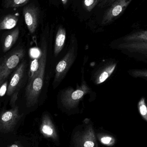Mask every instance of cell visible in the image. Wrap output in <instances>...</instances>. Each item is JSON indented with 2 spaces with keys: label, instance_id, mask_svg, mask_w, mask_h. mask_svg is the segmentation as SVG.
<instances>
[{
  "label": "cell",
  "instance_id": "cell-1",
  "mask_svg": "<svg viewBox=\"0 0 147 147\" xmlns=\"http://www.w3.org/2000/svg\"><path fill=\"white\" fill-rule=\"evenodd\" d=\"M47 43L45 38L41 42V51L38 70L30 77L26 90L27 107H31L37 104L42 90L47 58Z\"/></svg>",
  "mask_w": 147,
  "mask_h": 147
},
{
  "label": "cell",
  "instance_id": "cell-2",
  "mask_svg": "<svg viewBox=\"0 0 147 147\" xmlns=\"http://www.w3.org/2000/svg\"><path fill=\"white\" fill-rule=\"evenodd\" d=\"M25 55L22 47H16L0 58V86L18 66Z\"/></svg>",
  "mask_w": 147,
  "mask_h": 147
},
{
  "label": "cell",
  "instance_id": "cell-3",
  "mask_svg": "<svg viewBox=\"0 0 147 147\" xmlns=\"http://www.w3.org/2000/svg\"><path fill=\"white\" fill-rule=\"evenodd\" d=\"M77 47L74 42L70 45L69 51L57 65L53 85L56 87L63 80L71 67L77 55Z\"/></svg>",
  "mask_w": 147,
  "mask_h": 147
},
{
  "label": "cell",
  "instance_id": "cell-4",
  "mask_svg": "<svg viewBox=\"0 0 147 147\" xmlns=\"http://www.w3.org/2000/svg\"><path fill=\"white\" fill-rule=\"evenodd\" d=\"M90 91L86 82H84L77 89H67L62 92L61 100L63 105L67 109H73L77 106L83 97Z\"/></svg>",
  "mask_w": 147,
  "mask_h": 147
},
{
  "label": "cell",
  "instance_id": "cell-5",
  "mask_svg": "<svg viewBox=\"0 0 147 147\" xmlns=\"http://www.w3.org/2000/svg\"><path fill=\"white\" fill-rule=\"evenodd\" d=\"M124 40L127 43L120 45V48L134 52L147 49V31L136 33L127 36Z\"/></svg>",
  "mask_w": 147,
  "mask_h": 147
},
{
  "label": "cell",
  "instance_id": "cell-6",
  "mask_svg": "<svg viewBox=\"0 0 147 147\" xmlns=\"http://www.w3.org/2000/svg\"><path fill=\"white\" fill-rule=\"evenodd\" d=\"M73 142L74 147H98L96 134L91 124L76 134Z\"/></svg>",
  "mask_w": 147,
  "mask_h": 147
},
{
  "label": "cell",
  "instance_id": "cell-7",
  "mask_svg": "<svg viewBox=\"0 0 147 147\" xmlns=\"http://www.w3.org/2000/svg\"><path fill=\"white\" fill-rule=\"evenodd\" d=\"M131 0H117L105 13L102 21V25H107L118 16L127 7Z\"/></svg>",
  "mask_w": 147,
  "mask_h": 147
},
{
  "label": "cell",
  "instance_id": "cell-8",
  "mask_svg": "<svg viewBox=\"0 0 147 147\" xmlns=\"http://www.w3.org/2000/svg\"><path fill=\"white\" fill-rule=\"evenodd\" d=\"M18 106L7 111L0 115V129L8 130L16 125L21 117Z\"/></svg>",
  "mask_w": 147,
  "mask_h": 147
},
{
  "label": "cell",
  "instance_id": "cell-9",
  "mask_svg": "<svg viewBox=\"0 0 147 147\" xmlns=\"http://www.w3.org/2000/svg\"><path fill=\"white\" fill-rule=\"evenodd\" d=\"M23 14L27 27L31 34L34 33L38 27L39 9L33 4L26 6L23 9Z\"/></svg>",
  "mask_w": 147,
  "mask_h": 147
},
{
  "label": "cell",
  "instance_id": "cell-10",
  "mask_svg": "<svg viewBox=\"0 0 147 147\" xmlns=\"http://www.w3.org/2000/svg\"><path fill=\"white\" fill-rule=\"evenodd\" d=\"M40 130L45 137L55 141H57L58 137L57 130L51 117L47 114H45L42 117Z\"/></svg>",
  "mask_w": 147,
  "mask_h": 147
},
{
  "label": "cell",
  "instance_id": "cell-11",
  "mask_svg": "<svg viewBox=\"0 0 147 147\" xmlns=\"http://www.w3.org/2000/svg\"><path fill=\"white\" fill-rule=\"evenodd\" d=\"M26 68V63L25 62H22L17 66L8 86L7 95L11 96L13 93L24 76Z\"/></svg>",
  "mask_w": 147,
  "mask_h": 147
},
{
  "label": "cell",
  "instance_id": "cell-12",
  "mask_svg": "<svg viewBox=\"0 0 147 147\" xmlns=\"http://www.w3.org/2000/svg\"><path fill=\"white\" fill-rule=\"evenodd\" d=\"M66 38V31L63 27H59L55 40L54 54L57 57L63 47Z\"/></svg>",
  "mask_w": 147,
  "mask_h": 147
},
{
  "label": "cell",
  "instance_id": "cell-13",
  "mask_svg": "<svg viewBox=\"0 0 147 147\" xmlns=\"http://www.w3.org/2000/svg\"><path fill=\"white\" fill-rule=\"evenodd\" d=\"M116 65V64H110L100 70L96 76L95 83L99 84L105 82L113 73Z\"/></svg>",
  "mask_w": 147,
  "mask_h": 147
},
{
  "label": "cell",
  "instance_id": "cell-14",
  "mask_svg": "<svg viewBox=\"0 0 147 147\" xmlns=\"http://www.w3.org/2000/svg\"><path fill=\"white\" fill-rule=\"evenodd\" d=\"M20 31L18 28H16L7 35L3 42V51L7 52L13 46L19 37Z\"/></svg>",
  "mask_w": 147,
  "mask_h": 147
},
{
  "label": "cell",
  "instance_id": "cell-15",
  "mask_svg": "<svg viewBox=\"0 0 147 147\" xmlns=\"http://www.w3.org/2000/svg\"><path fill=\"white\" fill-rule=\"evenodd\" d=\"M19 18L17 16L9 14L6 16L0 22V30H8L17 25Z\"/></svg>",
  "mask_w": 147,
  "mask_h": 147
},
{
  "label": "cell",
  "instance_id": "cell-16",
  "mask_svg": "<svg viewBox=\"0 0 147 147\" xmlns=\"http://www.w3.org/2000/svg\"><path fill=\"white\" fill-rule=\"evenodd\" d=\"M97 136L99 142L105 146L111 147L114 146L115 144V139L110 135L98 134Z\"/></svg>",
  "mask_w": 147,
  "mask_h": 147
},
{
  "label": "cell",
  "instance_id": "cell-17",
  "mask_svg": "<svg viewBox=\"0 0 147 147\" xmlns=\"http://www.w3.org/2000/svg\"><path fill=\"white\" fill-rule=\"evenodd\" d=\"M30 0H6L4 7L9 8L19 7L26 4Z\"/></svg>",
  "mask_w": 147,
  "mask_h": 147
},
{
  "label": "cell",
  "instance_id": "cell-18",
  "mask_svg": "<svg viewBox=\"0 0 147 147\" xmlns=\"http://www.w3.org/2000/svg\"><path fill=\"white\" fill-rule=\"evenodd\" d=\"M138 108L141 115L147 122V107L145 103V98H142L138 103Z\"/></svg>",
  "mask_w": 147,
  "mask_h": 147
},
{
  "label": "cell",
  "instance_id": "cell-19",
  "mask_svg": "<svg viewBox=\"0 0 147 147\" xmlns=\"http://www.w3.org/2000/svg\"><path fill=\"white\" fill-rule=\"evenodd\" d=\"M84 6L85 9L90 12L98 3V0H84Z\"/></svg>",
  "mask_w": 147,
  "mask_h": 147
},
{
  "label": "cell",
  "instance_id": "cell-20",
  "mask_svg": "<svg viewBox=\"0 0 147 147\" xmlns=\"http://www.w3.org/2000/svg\"><path fill=\"white\" fill-rule=\"evenodd\" d=\"M117 0H98V6L100 8L109 7Z\"/></svg>",
  "mask_w": 147,
  "mask_h": 147
},
{
  "label": "cell",
  "instance_id": "cell-21",
  "mask_svg": "<svg viewBox=\"0 0 147 147\" xmlns=\"http://www.w3.org/2000/svg\"><path fill=\"white\" fill-rule=\"evenodd\" d=\"M39 58H37L32 62L31 65V69H30V71L32 73L31 76H32L35 73L38 69L39 64Z\"/></svg>",
  "mask_w": 147,
  "mask_h": 147
},
{
  "label": "cell",
  "instance_id": "cell-22",
  "mask_svg": "<svg viewBox=\"0 0 147 147\" xmlns=\"http://www.w3.org/2000/svg\"><path fill=\"white\" fill-rule=\"evenodd\" d=\"M7 85L8 82L6 81L0 86V96H3L7 92Z\"/></svg>",
  "mask_w": 147,
  "mask_h": 147
},
{
  "label": "cell",
  "instance_id": "cell-23",
  "mask_svg": "<svg viewBox=\"0 0 147 147\" xmlns=\"http://www.w3.org/2000/svg\"><path fill=\"white\" fill-rule=\"evenodd\" d=\"M133 73L135 77H147V71H136Z\"/></svg>",
  "mask_w": 147,
  "mask_h": 147
},
{
  "label": "cell",
  "instance_id": "cell-24",
  "mask_svg": "<svg viewBox=\"0 0 147 147\" xmlns=\"http://www.w3.org/2000/svg\"><path fill=\"white\" fill-rule=\"evenodd\" d=\"M40 53V52L37 49H32L31 51V55L32 57L38 58V57L40 55V53Z\"/></svg>",
  "mask_w": 147,
  "mask_h": 147
},
{
  "label": "cell",
  "instance_id": "cell-25",
  "mask_svg": "<svg viewBox=\"0 0 147 147\" xmlns=\"http://www.w3.org/2000/svg\"><path fill=\"white\" fill-rule=\"evenodd\" d=\"M68 1H69V0H61L62 3H63L64 5H65V4L67 3V2H68Z\"/></svg>",
  "mask_w": 147,
  "mask_h": 147
},
{
  "label": "cell",
  "instance_id": "cell-26",
  "mask_svg": "<svg viewBox=\"0 0 147 147\" xmlns=\"http://www.w3.org/2000/svg\"><path fill=\"white\" fill-rule=\"evenodd\" d=\"M9 147H19L18 145H16V144H13L12 146H10Z\"/></svg>",
  "mask_w": 147,
  "mask_h": 147
}]
</instances>
